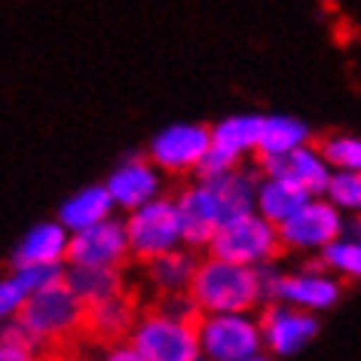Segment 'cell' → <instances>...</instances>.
Returning <instances> with one entry per match:
<instances>
[{"instance_id":"6da1fadb","label":"cell","mask_w":361,"mask_h":361,"mask_svg":"<svg viewBox=\"0 0 361 361\" xmlns=\"http://www.w3.org/2000/svg\"><path fill=\"white\" fill-rule=\"evenodd\" d=\"M255 184L257 178L245 169L205 175L187 184L175 200L180 214V242L190 251H205L224 221L255 209Z\"/></svg>"},{"instance_id":"7a4b0ae2","label":"cell","mask_w":361,"mask_h":361,"mask_svg":"<svg viewBox=\"0 0 361 361\" xmlns=\"http://www.w3.org/2000/svg\"><path fill=\"white\" fill-rule=\"evenodd\" d=\"M200 319L202 310L187 291L157 294L147 310L135 315L126 340L147 361H202Z\"/></svg>"},{"instance_id":"3957f363","label":"cell","mask_w":361,"mask_h":361,"mask_svg":"<svg viewBox=\"0 0 361 361\" xmlns=\"http://www.w3.org/2000/svg\"><path fill=\"white\" fill-rule=\"evenodd\" d=\"M187 294L202 312H255L264 306L260 269L205 255L196 260Z\"/></svg>"},{"instance_id":"277c9868","label":"cell","mask_w":361,"mask_h":361,"mask_svg":"<svg viewBox=\"0 0 361 361\" xmlns=\"http://www.w3.org/2000/svg\"><path fill=\"white\" fill-rule=\"evenodd\" d=\"M282 242H279L276 224H269L267 218H260L255 209L233 214L230 221H224L214 236L205 245V255L230 260V264L242 267H264L282 255Z\"/></svg>"},{"instance_id":"5b68a950","label":"cell","mask_w":361,"mask_h":361,"mask_svg":"<svg viewBox=\"0 0 361 361\" xmlns=\"http://www.w3.org/2000/svg\"><path fill=\"white\" fill-rule=\"evenodd\" d=\"M16 319L43 349L49 343H65L83 331V303L71 294V288L61 279V282L25 297Z\"/></svg>"},{"instance_id":"8992f818","label":"cell","mask_w":361,"mask_h":361,"mask_svg":"<svg viewBox=\"0 0 361 361\" xmlns=\"http://www.w3.org/2000/svg\"><path fill=\"white\" fill-rule=\"evenodd\" d=\"M126 227V242H129V257L138 264L166 255V251L180 248V214L175 200L157 196V200L138 205L129 212L123 221Z\"/></svg>"},{"instance_id":"52a82bcc","label":"cell","mask_w":361,"mask_h":361,"mask_svg":"<svg viewBox=\"0 0 361 361\" xmlns=\"http://www.w3.org/2000/svg\"><path fill=\"white\" fill-rule=\"evenodd\" d=\"M260 349V324L251 312H202L200 355L205 361H242Z\"/></svg>"},{"instance_id":"ba28073f","label":"cell","mask_w":361,"mask_h":361,"mask_svg":"<svg viewBox=\"0 0 361 361\" xmlns=\"http://www.w3.org/2000/svg\"><path fill=\"white\" fill-rule=\"evenodd\" d=\"M260 269V288H264V303H288L306 312H322L337 306L343 285L324 269H306V273H276L273 264L257 267Z\"/></svg>"},{"instance_id":"9c48e42d","label":"cell","mask_w":361,"mask_h":361,"mask_svg":"<svg viewBox=\"0 0 361 361\" xmlns=\"http://www.w3.org/2000/svg\"><path fill=\"white\" fill-rule=\"evenodd\" d=\"M276 230L285 251H322L328 242L343 236V218H340V209L331 200L310 196Z\"/></svg>"},{"instance_id":"30bf717a","label":"cell","mask_w":361,"mask_h":361,"mask_svg":"<svg viewBox=\"0 0 361 361\" xmlns=\"http://www.w3.org/2000/svg\"><path fill=\"white\" fill-rule=\"evenodd\" d=\"M129 242H126V227L114 214L92 227L74 230L68 236L65 264L68 267H104V269H123L129 264Z\"/></svg>"},{"instance_id":"8fae6325","label":"cell","mask_w":361,"mask_h":361,"mask_svg":"<svg viewBox=\"0 0 361 361\" xmlns=\"http://www.w3.org/2000/svg\"><path fill=\"white\" fill-rule=\"evenodd\" d=\"M257 129H260V114H239L227 116L224 123H218L209 138V150L196 169V178L205 175H221V171L239 169L248 157H255V144H257Z\"/></svg>"},{"instance_id":"7c38bea8","label":"cell","mask_w":361,"mask_h":361,"mask_svg":"<svg viewBox=\"0 0 361 361\" xmlns=\"http://www.w3.org/2000/svg\"><path fill=\"white\" fill-rule=\"evenodd\" d=\"M212 132L196 123H180L162 129L150 141V162L166 175H196L200 162L209 150Z\"/></svg>"},{"instance_id":"4fadbf2b","label":"cell","mask_w":361,"mask_h":361,"mask_svg":"<svg viewBox=\"0 0 361 361\" xmlns=\"http://www.w3.org/2000/svg\"><path fill=\"white\" fill-rule=\"evenodd\" d=\"M257 324H260V340H264L269 355H294L319 334L315 312L297 310V306H288L279 300L264 303Z\"/></svg>"},{"instance_id":"5bb4252c","label":"cell","mask_w":361,"mask_h":361,"mask_svg":"<svg viewBox=\"0 0 361 361\" xmlns=\"http://www.w3.org/2000/svg\"><path fill=\"white\" fill-rule=\"evenodd\" d=\"M255 162L264 175L291 180V184L303 187L310 196H324V187H328V180H331V166L322 159L319 150L310 147V144H300V147H294L288 153L255 159Z\"/></svg>"},{"instance_id":"9a60e30c","label":"cell","mask_w":361,"mask_h":361,"mask_svg":"<svg viewBox=\"0 0 361 361\" xmlns=\"http://www.w3.org/2000/svg\"><path fill=\"white\" fill-rule=\"evenodd\" d=\"M159 175L162 171L153 166L150 159L132 157V159L120 162V166L111 171V178L104 180V187H107V193H111L116 209L132 212V209H138V205H144V202H150V200H157L159 196V190H162V178Z\"/></svg>"},{"instance_id":"2e32d148","label":"cell","mask_w":361,"mask_h":361,"mask_svg":"<svg viewBox=\"0 0 361 361\" xmlns=\"http://www.w3.org/2000/svg\"><path fill=\"white\" fill-rule=\"evenodd\" d=\"M135 300L129 294H114L107 300L83 306V331L98 343H116L129 337V328L135 322Z\"/></svg>"},{"instance_id":"e0dca14e","label":"cell","mask_w":361,"mask_h":361,"mask_svg":"<svg viewBox=\"0 0 361 361\" xmlns=\"http://www.w3.org/2000/svg\"><path fill=\"white\" fill-rule=\"evenodd\" d=\"M71 233L59 221H40L13 248V267L25 264H65Z\"/></svg>"},{"instance_id":"ac0fdd59","label":"cell","mask_w":361,"mask_h":361,"mask_svg":"<svg viewBox=\"0 0 361 361\" xmlns=\"http://www.w3.org/2000/svg\"><path fill=\"white\" fill-rule=\"evenodd\" d=\"M114 209L116 205L111 200V193H107V187L104 184H92V187L77 190L74 196H68V200L59 205V218L56 221L68 233H74V230L92 227V224L111 218Z\"/></svg>"},{"instance_id":"d6986e66","label":"cell","mask_w":361,"mask_h":361,"mask_svg":"<svg viewBox=\"0 0 361 361\" xmlns=\"http://www.w3.org/2000/svg\"><path fill=\"white\" fill-rule=\"evenodd\" d=\"M310 200V193L303 190V187L291 184V180L285 178H273L267 175L264 180H257L255 184V212L260 218H267L269 224H282L288 214H294L300 205Z\"/></svg>"},{"instance_id":"ffe728a7","label":"cell","mask_w":361,"mask_h":361,"mask_svg":"<svg viewBox=\"0 0 361 361\" xmlns=\"http://www.w3.org/2000/svg\"><path fill=\"white\" fill-rule=\"evenodd\" d=\"M65 285L83 306L107 300V297L126 291L123 269H104V267H68L65 264Z\"/></svg>"},{"instance_id":"44dd1931","label":"cell","mask_w":361,"mask_h":361,"mask_svg":"<svg viewBox=\"0 0 361 361\" xmlns=\"http://www.w3.org/2000/svg\"><path fill=\"white\" fill-rule=\"evenodd\" d=\"M300 144H310V129L294 120V116H264L260 114V129H257V144H255V159L279 157Z\"/></svg>"},{"instance_id":"7402d4cb","label":"cell","mask_w":361,"mask_h":361,"mask_svg":"<svg viewBox=\"0 0 361 361\" xmlns=\"http://www.w3.org/2000/svg\"><path fill=\"white\" fill-rule=\"evenodd\" d=\"M144 267H147V279L157 288V294H178V291H187V285H190L196 257L184 248H175L147 260Z\"/></svg>"},{"instance_id":"603a6c76","label":"cell","mask_w":361,"mask_h":361,"mask_svg":"<svg viewBox=\"0 0 361 361\" xmlns=\"http://www.w3.org/2000/svg\"><path fill=\"white\" fill-rule=\"evenodd\" d=\"M322 159L331 166V171H361V138L352 135H328L319 141Z\"/></svg>"},{"instance_id":"cb8c5ba5","label":"cell","mask_w":361,"mask_h":361,"mask_svg":"<svg viewBox=\"0 0 361 361\" xmlns=\"http://www.w3.org/2000/svg\"><path fill=\"white\" fill-rule=\"evenodd\" d=\"M324 269H334L343 279H361V239H334L322 248Z\"/></svg>"},{"instance_id":"d4e9b609","label":"cell","mask_w":361,"mask_h":361,"mask_svg":"<svg viewBox=\"0 0 361 361\" xmlns=\"http://www.w3.org/2000/svg\"><path fill=\"white\" fill-rule=\"evenodd\" d=\"M324 196L337 209H349L361 214V171H331Z\"/></svg>"},{"instance_id":"484cf974","label":"cell","mask_w":361,"mask_h":361,"mask_svg":"<svg viewBox=\"0 0 361 361\" xmlns=\"http://www.w3.org/2000/svg\"><path fill=\"white\" fill-rule=\"evenodd\" d=\"M13 273L22 282L25 291L34 294L61 282L65 279V264H25V267H13Z\"/></svg>"},{"instance_id":"4316f807","label":"cell","mask_w":361,"mask_h":361,"mask_svg":"<svg viewBox=\"0 0 361 361\" xmlns=\"http://www.w3.org/2000/svg\"><path fill=\"white\" fill-rule=\"evenodd\" d=\"M25 297H28V291L22 288V282L16 279V273H10V276L0 279V324L19 315L22 303H25Z\"/></svg>"},{"instance_id":"83f0119b","label":"cell","mask_w":361,"mask_h":361,"mask_svg":"<svg viewBox=\"0 0 361 361\" xmlns=\"http://www.w3.org/2000/svg\"><path fill=\"white\" fill-rule=\"evenodd\" d=\"M92 361H147L129 340H116V343H104V349L98 352V358Z\"/></svg>"},{"instance_id":"f1b7e54d","label":"cell","mask_w":361,"mask_h":361,"mask_svg":"<svg viewBox=\"0 0 361 361\" xmlns=\"http://www.w3.org/2000/svg\"><path fill=\"white\" fill-rule=\"evenodd\" d=\"M0 361H40V349L16 346V343H4V340H0Z\"/></svg>"},{"instance_id":"f546056e","label":"cell","mask_w":361,"mask_h":361,"mask_svg":"<svg viewBox=\"0 0 361 361\" xmlns=\"http://www.w3.org/2000/svg\"><path fill=\"white\" fill-rule=\"evenodd\" d=\"M352 233H355V239H361V214L355 218V224H352Z\"/></svg>"},{"instance_id":"4dcf8cb0","label":"cell","mask_w":361,"mask_h":361,"mask_svg":"<svg viewBox=\"0 0 361 361\" xmlns=\"http://www.w3.org/2000/svg\"><path fill=\"white\" fill-rule=\"evenodd\" d=\"M242 361H269V358H264V355L257 352V355H248V358H242Z\"/></svg>"}]
</instances>
